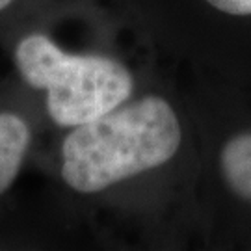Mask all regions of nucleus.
Returning a JSON list of instances; mask_svg holds the SVG:
<instances>
[{
  "label": "nucleus",
  "mask_w": 251,
  "mask_h": 251,
  "mask_svg": "<svg viewBox=\"0 0 251 251\" xmlns=\"http://www.w3.org/2000/svg\"><path fill=\"white\" fill-rule=\"evenodd\" d=\"M25 80L47 91V110L60 126H78L121 106L134 80L125 65L104 56L63 52L43 34L26 36L15 49Z\"/></svg>",
  "instance_id": "nucleus-2"
},
{
  "label": "nucleus",
  "mask_w": 251,
  "mask_h": 251,
  "mask_svg": "<svg viewBox=\"0 0 251 251\" xmlns=\"http://www.w3.org/2000/svg\"><path fill=\"white\" fill-rule=\"evenodd\" d=\"M11 2H13V0H0V11H2L4 8H8Z\"/></svg>",
  "instance_id": "nucleus-6"
},
{
  "label": "nucleus",
  "mask_w": 251,
  "mask_h": 251,
  "mask_svg": "<svg viewBox=\"0 0 251 251\" xmlns=\"http://www.w3.org/2000/svg\"><path fill=\"white\" fill-rule=\"evenodd\" d=\"M212 8L224 11L227 15H251V0H206Z\"/></svg>",
  "instance_id": "nucleus-5"
},
{
  "label": "nucleus",
  "mask_w": 251,
  "mask_h": 251,
  "mask_svg": "<svg viewBox=\"0 0 251 251\" xmlns=\"http://www.w3.org/2000/svg\"><path fill=\"white\" fill-rule=\"evenodd\" d=\"M30 144L26 123L15 114H0V196L13 184Z\"/></svg>",
  "instance_id": "nucleus-3"
},
{
  "label": "nucleus",
  "mask_w": 251,
  "mask_h": 251,
  "mask_svg": "<svg viewBox=\"0 0 251 251\" xmlns=\"http://www.w3.org/2000/svg\"><path fill=\"white\" fill-rule=\"evenodd\" d=\"M220 162L227 186L238 198L251 201V132L229 140Z\"/></svg>",
  "instance_id": "nucleus-4"
},
{
  "label": "nucleus",
  "mask_w": 251,
  "mask_h": 251,
  "mask_svg": "<svg viewBox=\"0 0 251 251\" xmlns=\"http://www.w3.org/2000/svg\"><path fill=\"white\" fill-rule=\"evenodd\" d=\"M180 140L173 108L149 95L75 126L62 147V177L73 190L95 194L166 164Z\"/></svg>",
  "instance_id": "nucleus-1"
}]
</instances>
